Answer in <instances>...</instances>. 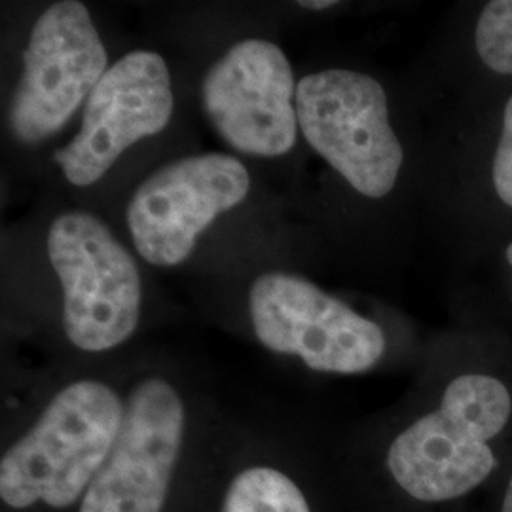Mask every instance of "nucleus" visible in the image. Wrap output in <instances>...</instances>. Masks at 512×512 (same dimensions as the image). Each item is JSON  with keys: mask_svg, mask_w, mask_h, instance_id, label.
I'll return each mask as SVG.
<instances>
[{"mask_svg": "<svg viewBox=\"0 0 512 512\" xmlns=\"http://www.w3.org/2000/svg\"><path fill=\"white\" fill-rule=\"evenodd\" d=\"M249 308L260 344L298 355L311 370L361 374L384 355L385 336L376 323L300 275H260Z\"/></svg>", "mask_w": 512, "mask_h": 512, "instance_id": "obj_5", "label": "nucleus"}, {"mask_svg": "<svg viewBox=\"0 0 512 512\" xmlns=\"http://www.w3.org/2000/svg\"><path fill=\"white\" fill-rule=\"evenodd\" d=\"M293 69L279 46L247 38L205 74L202 105L220 137L243 154L275 158L296 143Z\"/></svg>", "mask_w": 512, "mask_h": 512, "instance_id": "obj_8", "label": "nucleus"}, {"mask_svg": "<svg viewBox=\"0 0 512 512\" xmlns=\"http://www.w3.org/2000/svg\"><path fill=\"white\" fill-rule=\"evenodd\" d=\"M509 389L484 374H463L446 387L437 412L393 440L387 467L406 494L439 503L469 494L494 471L488 440L511 418Z\"/></svg>", "mask_w": 512, "mask_h": 512, "instance_id": "obj_2", "label": "nucleus"}, {"mask_svg": "<svg viewBox=\"0 0 512 512\" xmlns=\"http://www.w3.org/2000/svg\"><path fill=\"white\" fill-rule=\"evenodd\" d=\"M107 50L82 2L50 6L35 21L23 74L10 107L21 143H38L63 128L107 73Z\"/></svg>", "mask_w": 512, "mask_h": 512, "instance_id": "obj_6", "label": "nucleus"}, {"mask_svg": "<svg viewBox=\"0 0 512 512\" xmlns=\"http://www.w3.org/2000/svg\"><path fill=\"white\" fill-rule=\"evenodd\" d=\"M222 512H311L300 488L272 467H251L239 473L222 503Z\"/></svg>", "mask_w": 512, "mask_h": 512, "instance_id": "obj_11", "label": "nucleus"}, {"mask_svg": "<svg viewBox=\"0 0 512 512\" xmlns=\"http://www.w3.org/2000/svg\"><path fill=\"white\" fill-rule=\"evenodd\" d=\"M503 512H512V476L509 488H507V494H505V501H503Z\"/></svg>", "mask_w": 512, "mask_h": 512, "instance_id": "obj_15", "label": "nucleus"}, {"mask_svg": "<svg viewBox=\"0 0 512 512\" xmlns=\"http://www.w3.org/2000/svg\"><path fill=\"white\" fill-rule=\"evenodd\" d=\"M48 256L63 285L71 344L92 353L124 344L141 315V275L126 247L101 220L71 211L52 222Z\"/></svg>", "mask_w": 512, "mask_h": 512, "instance_id": "obj_3", "label": "nucleus"}, {"mask_svg": "<svg viewBox=\"0 0 512 512\" xmlns=\"http://www.w3.org/2000/svg\"><path fill=\"white\" fill-rule=\"evenodd\" d=\"M251 190L247 167L228 154H200L160 167L135 190L128 228L135 249L152 266L186 260L200 234Z\"/></svg>", "mask_w": 512, "mask_h": 512, "instance_id": "obj_7", "label": "nucleus"}, {"mask_svg": "<svg viewBox=\"0 0 512 512\" xmlns=\"http://www.w3.org/2000/svg\"><path fill=\"white\" fill-rule=\"evenodd\" d=\"M480 59L499 74H512V0H492L476 23Z\"/></svg>", "mask_w": 512, "mask_h": 512, "instance_id": "obj_12", "label": "nucleus"}, {"mask_svg": "<svg viewBox=\"0 0 512 512\" xmlns=\"http://www.w3.org/2000/svg\"><path fill=\"white\" fill-rule=\"evenodd\" d=\"M124 404L109 385L76 382L2 456L0 497L12 509L38 501L67 509L92 486L116 440Z\"/></svg>", "mask_w": 512, "mask_h": 512, "instance_id": "obj_1", "label": "nucleus"}, {"mask_svg": "<svg viewBox=\"0 0 512 512\" xmlns=\"http://www.w3.org/2000/svg\"><path fill=\"white\" fill-rule=\"evenodd\" d=\"M507 260H509V264L512 266V243L507 247Z\"/></svg>", "mask_w": 512, "mask_h": 512, "instance_id": "obj_16", "label": "nucleus"}, {"mask_svg": "<svg viewBox=\"0 0 512 512\" xmlns=\"http://www.w3.org/2000/svg\"><path fill=\"white\" fill-rule=\"evenodd\" d=\"M164 57L137 50L118 59L86 101L82 129L54 160L74 186L97 183L141 139L162 133L173 114Z\"/></svg>", "mask_w": 512, "mask_h": 512, "instance_id": "obj_9", "label": "nucleus"}, {"mask_svg": "<svg viewBox=\"0 0 512 512\" xmlns=\"http://www.w3.org/2000/svg\"><path fill=\"white\" fill-rule=\"evenodd\" d=\"M334 0H300L298 6L308 8V10H327L330 6H334Z\"/></svg>", "mask_w": 512, "mask_h": 512, "instance_id": "obj_14", "label": "nucleus"}, {"mask_svg": "<svg viewBox=\"0 0 512 512\" xmlns=\"http://www.w3.org/2000/svg\"><path fill=\"white\" fill-rule=\"evenodd\" d=\"M296 116L311 148L359 194L393 190L404 152L378 80L348 69L308 74L296 86Z\"/></svg>", "mask_w": 512, "mask_h": 512, "instance_id": "obj_4", "label": "nucleus"}, {"mask_svg": "<svg viewBox=\"0 0 512 512\" xmlns=\"http://www.w3.org/2000/svg\"><path fill=\"white\" fill-rule=\"evenodd\" d=\"M183 433L184 404L177 389L160 378L137 385L80 512H162Z\"/></svg>", "mask_w": 512, "mask_h": 512, "instance_id": "obj_10", "label": "nucleus"}, {"mask_svg": "<svg viewBox=\"0 0 512 512\" xmlns=\"http://www.w3.org/2000/svg\"><path fill=\"white\" fill-rule=\"evenodd\" d=\"M494 186L501 202L512 207V97L503 116V133L494 158Z\"/></svg>", "mask_w": 512, "mask_h": 512, "instance_id": "obj_13", "label": "nucleus"}]
</instances>
